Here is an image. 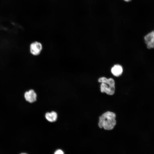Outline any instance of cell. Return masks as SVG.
Wrapping results in <instances>:
<instances>
[{
    "label": "cell",
    "instance_id": "8",
    "mask_svg": "<svg viewBox=\"0 0 154 154\" xmlns=\"http://www.w3.org/2000/svg\"><path fill=\"white\" fill-rule=\"evenodd\" d=\"M54 154H64L63 151L61 149H59L56 150Z\"/></svg>",
    "mask_w": 154,
    "mask_h": 154
},
{
    "label": "cell",
    "instance_id": "2",
    "mask_svg": "<svg viewBox=\"0 0 154 154\" xmlns=\"http://www.w3.org/2000/svg\"><path fill=\"white\" fill-rule=\"evenodd\" d=\"M98 81L101 83L100 86L101 92L105 93L110 96L113 95L115 94V82L113 78H107L106 77H102L99 78Z\"/></svg>",
    "mask_w": 154,
    "mask_h": 154
},
{
    "label": "cell",
    "instance_id": "5",
    "mask_svg": "<svg viewBox=\"0 0 154 154\" xmlns=\"http://www.w3.org/2000/svg\"><path fill=\"white\" fill-rule=\"evenodd\" d=\"M37 94L33 90L26 92L24 94L26 100L30 103H33L36 100Z\"/></svg>",
    "mask_w": 154,
    "mask_h": 154
},
{
    "label": "cell",
    "instance_id": "9",
    "mask_svg": "<svg viewBox=\"0 0 154 154\" xmlns=\"http://www.w3.org/2000/svg\"><path fill=\"white\" fill-rule=\"evenodd\" d=\"M123 0L127 2H128L131 1V0Z\"/></svg>",
    "mask_w": 154,
    "mask_h": 154
},
{
    "label": "cell",
    "instance_id": "10",
    "mask_svg": "<svg viewBox=\"0 0 154 154\" xmlns=\"http://www.w3.org/2000/svg\"><path fill=\"white\" fill-rule=\"evenodd\" d=\"M20 154H26V153H21Z\"/></svg>",
    "mask_w": 154,
    "mask_h": 154
},
{
    "label": "cell",
    "instance_id": "4",
    "mask_svg": "<svg viewBox=\"0 0 154 154\" xmlns=\"http://www.w3.org/2000/svg\"><path fill=\"white\" fill-rule=\"evenodd\" d=\"M144 39L148 48L151 49L154 48V30L147 35Z\"/></svg>",
    "mask_w": 154,
    "mask_h": 154
},
{
    "label": "cell",
    "instance_id": "6",
    "mask_svg": "<svg viewBox=\"0 0 154 154\" xmlns=\"http://www.w3.org/2000/svg\"><path fill=\"white\" fill-rule=\"evenodd\" d=\"M123 68L122 66L118 64H115L111 68V72L114 76L118 77L121 76L123 73Z\"/></svg>",
    "mask_w": 154,
    "mask_h": 154
},
{
    "label": "cell",
    "instance_id": "1",
    "mask_svg": "<svg viewBox=\"0 0 154 154\" xmlns=\"http://www.w3.org/2000/svg\"><path fill=\"white\" fill-rule=\"evenodd\" d=\"M116 114L110 111H106L100 116L99 118L98 125L101 129L107 130L113 129L116 125Z\"/></svg>",
    "mask_w": 154,
    "mask_h": 154
},
{
    "label": "cell",
    "instance_id": "3",
    "mask_svg": "<svg viewBox=\"0 0 154 154\" xmlns=\"http://www.w3.org/2000/svg\"><path fill=\"white\" fill-rule=\"evenodd\" d=\"M42 49V46L41 43L38 42H35L32 43L30 46L31 53L33 55H37L40 53Z\"/></svg>",
    "mask_w": 154,
    "mask_h": 154
},
{
    "label": "cell",
    "instance_id": "7",
    "mask_svg": "<svg viewBox=\"0 0 154 154\" xmlns=\"http://www.w3.org/2000/svg\"><path fill=\"white\" fill-rule=\"evenodd\" d=\"M45 117L46 119L48 121L53 122L56 120L57 114L56 112L52 111L50 113H46L45 114Z\"/></svg>",
    "mask_w": 154,
    "mask_h": 154
}]
</instances>
